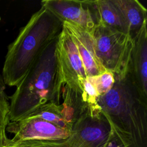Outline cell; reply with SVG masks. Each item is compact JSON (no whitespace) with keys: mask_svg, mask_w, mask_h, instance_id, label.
Here are the masks:
<instances>
[{"mask_svg":"<svg viewBox=\"0 0 147 147\" xmlns=\"http://www.w3.org/2000/svg\"><path fill=\"white\" fill-rule=\"evenodd\" d=\"M98 24L129 33V29L120 11L112 0L91 1Z\"/></svg>","mask_w":147,"mask_h":147,"instance_id":"11","label":"cell"},{"mask_svg":"<svg viewBox=\"0 0 147 147\" xmlns=\"http://www.w3.org/2000/svg\"><path fill=\"white\" fill-rule=\"evenodd\" d=\"M56 54L60 92L64 86L82 91L87 73L71 36L63 26L57 38Z\"/></svg>","mask_w":147,"mask_h":147,"instance_id":"6","label":"cell"},{"mask_svg":"<svg viewBox=\"0 0 147 147\" xmlns=\"http://www.w3.org/2000/svg\"><path fill=\"white\" fill-rule=\"evenodd\" d=\"M9 103L8 100L0 97V147H4L6 145L8 138L6 131L9 119Z\"/></svg>","mask_w":147,"mask_h":147,"instance_id":"15","label":"cell"},{"mask_svg":"<svg viewBox=\"0 0 147 147\" xmlns=\"http://www.w3.org/2000/svg\"><path fill=\"white\" fill-rule=\"evenodd\" d=\"M145 22L133 38L134 47L127 76L142 102L147 105V30Z\"/></svg>","mask_w":147,"mask_h":147,"instance_id":"9","label":"cell"},{"mask_svg":"<svg viewBox=\"0 0 147 147\" xmlns=\"http://www.w3.org/2000/svg\"><path fill=\"white\" fill-rule=\"evenodd\" d=\"M97 103L125 147H147V105L127 75L115 78L112 88Z\"/></svg>","mask_w":147,"mask_h":147,"instance_id":"2","label":"cell"},{"mask_svg":"<svg viewBox=\"0 0 147 147\" xmlns=\"http://www.w3.org/2000/svg\"><path fill=\"white\" fill-rule=\"evenodd\" d=\"M41 5L63 22L79 26L91 34L98 25L91 1L44 0Z\"/></svg>","mask_w":147,"mask_h":147,"instance_id":"7","label":"cell"},{"mask_svg":"<svg viewBox=\"0 0 147 147\" xmlns=\"http://www.w3.org/2000/svg\"><path fill=\"white\" fill-rule=\"evenodd\" d=\"M4 147H11V146H4Z\"/></svg>","mask_w":147,"mask_h":147,"instance_id":"18","label":"cell"},{"mask_svg":"<svg viewBox=\"0 0 147 147\" xmlns=\"http://www.w3.org/2000/svg\"><path fill=\"white\" fill-rule=\"evenodd\" d=\"M111 130L110 123L101 111L88 110L72 125L71 134L64 139L10 142L11 147H103Z\"/></svg>","mask_w":147,"mask_h":147,"instance_id":"4","label":"cell"},{"mask_svg":"<svg viewBox=\"0 0 147 147\" xmlns=\"http://www.w3.org/2000/svg\"><path fill=\"white\" fill-rule=\"evenodd\" d=\"M63 26L71 36L77 48L87 76H96L106 71L96 56L92 34L84 29L67 22H63Z\"/></svg>","mask_w":147,"mask_h":147,"instance_id":"10","label":"cell"},{"mask_svg":"<svg viewBox=\"0 0 147 147\" xmlns=\"http://www.w3.org/2000/svg\"><path fill=\"white\" fill-rule=\"evenodd\" d=\"M88 77L94 86L99 96L109 92L115 83L114 75L109 71H106L96 76Z\"/></svg>","mask_w":147,"mask_h":147,"instance_id":"14","label":"cell"},{"mask_svg":"<svg viewBox=\"0 0 147 147\" xmlns=\"http://www.w3.org/2000/svg\"><path fill=\"white\" fill-rule=\"evenodd\" d=\"M120 11L129 29V35L133 38L147 22L146 8L137 0H112Z\"/></svg>","mask_w":147,"mask_h":147,"instance_id":"12","label":"cell"},{"mask_svg":"<svg viewBox=\"0 0 147 147\" xmlns=\"http://www.w3.org/2000/svg\"><path fill=\"white\" fill-rule=\"evenodd\" d=\"M62 30L63 22L44 7L33 13L8 47L2 69L5 84L17 87Z\"/></svg>","mask_w":147,"mask_h":147,"instance_id":"1","label":"cell"},{"mask_svg":"<svg viewBox=\"0 0 147 147\" xmlns=\"http://www.w3.org/2000/svg\"><path fill=\"white\" fill-rule=\"evenodd\" d=\"M6 85L5 84L2 76L0 75V97L1 98L8 100L7 96L6 95L5 92V89Z\"/></svg>","mask_w":147,"mask_h":147,"instance_id":"17","label":"cell"},{"mask_svg":"<svg viewBox=\"0 0 147 147\" xmlns=\"http://www.w3.org/2000/svg\"><path fill=\"white\" fill-rule=\"evenodd\" d=\"M103 147H125L121 138L111 126V130Z\"/></svg>","mask_w":147,"mask_h":147,"instance_id":"16","label":"cell"},{"mask_svg":"<svg viewBox=\"0 0 147 147\" xmlns=\"http://www.w3.org/2000/svg\"><path fill=\"white\" fill-rule=\"evenodd\" d=\"M92 34L96 56L102 66L115 78H125L134 47L133 38L127 33L100 24L95 26Z\"/></svg>","mask_w":147,"mask_h":147,"instance_id":"5","label":"cell"},{"mask_svg":"<svg viewBox=\"0 0 147 147\" xmlns=\"http://www.w3.org/2000/svg\"><path fill=\"white\" fill-rule=\"evenodd\" d=\"M6 131L14 134L10 142L25 140H55L69 136L71 131L36 117H26L16 122H9Z\"/></svg>","mask_w":147,"mask_h":147,"instance_id":"8","label":"cell"},{"mask_svg":"<svg viewBox=\"0 0 147 147\" xmlns=\"http://www.w3.org/2000/svg\"><path fill=\"white\" fill-rule=\"evenodd\" d=\"M57 38L45 48L16 87L10 97V122H16L26 117L47 103L60 104L56 54Z\"/></svg>","mask_w":147,"mask_h":147,"instance_id":"3","label":"cell"},{"mask_svg":"<svg viewBox=\"0 0 147 147\" xmlns=\"http://www.w3.org/2000/svg\"><path fill=\"white\" fill-rule=\"evenodd\" d=\"M28 117L41 118L71 131L72 125L65 118L60 104L47 103L36 109L26 117Z\"/></svg>","mask_w":147,"mask_h":147,"instance_id":"13","label":"cell"}]
</instances>
